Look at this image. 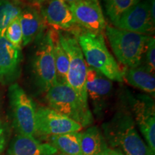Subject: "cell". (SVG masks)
I'll use <instances>...</instances> for the list:
<instances>
[{
  "instance_id": "cell-1",
  "label": "cell",
  "mask_w": 155,
  "mask_h": 155,
  "mask_svg": "<svg viewBox=\"0 0 155 155\" xmlns=\"http://www.w3.org/2000/svg\"><path fill=\"white\" fill-rule=\"evenodd\" d=\"M106 141L125 155H154L135 127L131 112L120 110L102 125Z\"/></svg>"
},
{
  "instance_id": "cell-2",
  "label": "cell",
  "mask_w": 155,
  "mask_h": 155,
  "mask_svg": "<svg viewBox=\"0 0 155 155\" xmlns=\"http://www.w3.org/2000/svg\"><path fill=\"white\" fill-rule=\"evenodd\" d=\"M70 33L76 38L88 66L98 71L112 81L123 82L121 69L108 50L103 33H94L80 27Z\"/></svg>"
},
{
  "instance_id": "cell-3",
  "label": "cell",
  "mask_w": 155,
  "mask_h": 155,
  "mask_svg": "<svg viewBox=\"0 0 155 155\" xmlns=\"http://www.w3.org/2000/svg\"><path fill=\"white\" fill-rule=\"evenodd\" d=\"M104 32L120 63L127 68L141 65L152 36L119 30L109 25H106Z\"/></svg>"
},
{
  "instance_id": "cell-4",
  "label": "cell",
  "mask_w": 155,
  "mask_h": 155,
  "mask_svg": "<svg viewBox=\"0 0 155 155\" xmlns=\"http://www.w3.org/2000/svg\"><path fill=\"white\" fill-rule=\"evenodd\" d=\"M48 107L78 122L83 127L94 121L92 113L68 83H57L45 92Z\"/></svg>"
},
{
  "instance_id": "cell-5",
  "label": "cell",
  "mask_w": 155,
  "mask_h": 155,
  "mask_svg": "<svg viewBox=\"0 0 155 155\" xmlns=\"http://www.w3.org/2000/svg\"><path fill=\"white\" fill-rule=\"evenodd\" d=\"M61 45L66 52L69 65L67 83L75 91L80 99L88 105L86 91L87 65L76 38L68 32L58 30Z\"/></svg>"
},
{
  "instance_id": "cell-6",
  "label": "cell",
  "mask_w": 155,
  "mask_h": 155,
  "mask_svg": "<svg viewBox=\"0 0 155 155\" xmlns=\"http://www.w3.org/2000/svg\"><path fill=\"white\" fill-rule=\"evenodd\" d=\"M36 41L38 45L32 58V72L37 86L45 93L57 83L51 29L45 31Z\"/></svg>"
},
{
  "instance_id": "cell-7",
  "label": "cell",
  "mask_w": 155,
  "mask_h": 155,
  "mask_svg": "<svg viewBox=\"0 0 155 155\" xmlns=\"http://www.w3.org/2000/svg\"><path fill=\"white\" fill-rule=\"evenodd\" d=\"M9 103L13 124L19 134L35 137L36 134V107L32 98L17 83L9 88Z\"/></svg>"
},
{
  "instance_id": "cell-8",
  "label": "cell",
  "mask_w": 155,
  "mask_h": 155,
  "mask_svg": "<svg viewBox=\"0 0 155 155\" xmlns=\"http://www.w3.org/2000/svg\"><path fill=\"white\" fill-rule=\"evenodd\" d=\"M131 114L147 145L155 152V108L152 98L146 95L130 96Z\"/></svg>"
},
{
  "instance_id": "cell-9",
  "label": "cell",
  "mask_w": 155,
  "mask_h": 155,
  "mask_svg": "<svg viewBox=\"0 0 155 155\" xmlns=\"http://www.w3.org/2000/svg\"><path fill=\"white\" fill-rule=\"evenodd\" d=\"M83 127L78 122L47 106L36 108V134L46 137L79 132Z\"/></svg>"
},
{
  "instance_id": "cell-10",
  "label": "cell",
  "mask_w": 155,
  "mask_h": 155,
  "mask_svg": "<svg viewBox=\"0 0 155 155\" xmlns=\"http://www.w3.org/2000/svg\"><path fill=\"white\" fill-rule=\"evenodd\" d=\"M86 91L94 114L101 117L108 107L114 91L113 81L87 65Z\"/></svg>"
},
{
  "instance_id": "cell-11",
  "label": "cell",
  "mask_w": 155,
  "mask_h": 155,
  "mask_svg": "<svg viewBox=\"0 0 155 155\" xmlns=\"http://www.w3.org/2000/svg\"><path fill=\"white\" fill-rule=\"evenodd\" d=\"M154 24L151 16L150 2L143 0L122 15L114 26L119 30L152 36L154 34Z\"/></svg>"
},
{
  "instance_id": "cell-12",
  "label": "cell",
  "mask_w": 155,
  "mask_h": 155,
  "mask_svg": "<svg viewBox=\"0 0 155 155\" xmlns=\"http://www.w3.org/2000/svg\"><path fill=\"white\" fill-rule=\"evenodd\" d=\"M69 6L81 28L97 34L105 31L107 25L98 0H78Z\"/></svg>"
},
{
  "instance_id": "cell-13",
  "label": "cell",
  "mask_w": 155,
  "mask_h": 155,
  "mask_svg": "<svg viewBox=\"0 0 155 155\" xmlns=\"http://www.w3.org/2000/svg\"><path fill=\"white\" fill-rule=\"evenodd\" d=\"M40 11L45 24L54 30L71 32L79 27L69 5L64 0H46Z\"/></svg>"
},
{
  "instance_id": "cell-14",
  "label": "cell",
  "mask_w": 155,
  "mask_h": 155,
  "mask_svg": "<svg viewBox=\"0 0 155 155\" xmlns=\"http://www.w3.org/2000/svg\"><path fill=\"white\" fill-rule=\"evenodd\" d=\"M21 48L15 47L5 35L0 36V83L9 82L19 74Z\"/></svg>"
},
{
  "instance_id": "cell-15",
  "label": "cell",
  "mask_w": 155,
  "mask_h": 155,
  "mask_svg": "<svg viewBox=\"0 0 155 155\" xmlns=\"http://www.w3.org/2000/svg\"><path fill=\"white\" fill-rule=\"evenodd\" d=\"M22 32V45L36 41L44 33L46 24L40 11V7L32 6L22 9L19 15Z\"/></svg>"
},
{
  "instance_id": "cell-16",
  "label": "cell",
  "mask_w": 155,
  "mask_h": 155,
  "mask_svg": "<svg viewBox=\"0 0 155 155\" xmlns=\"http://www.w3.org/2000/svg\"><path fill=\"white\" fill-rule=\"evenodd\" d=\"M58 151L49 143H41L35 137L18 134L12 141L9 155H56Z\"/></svg>"
},
{
  "instance_id": "cell-17",
  "label": "cell",
  "mask_w": 155,
  "mask_h": 155,
  "mask_svg": "<svg viewBox=\"0 0 155 155\" xmlns=\"http://www.w3.org/2000/svg\"><path fill=\"white\" fill-rule=\"evenodd\" d=\"M121 73L124 81L131 86L154 96V73H150L142 65L135 68L124 67L121 70Z\"/></svg>"
},
{
  "instance_id": "cell-18",
  "label": "cell",
  "mask_w": 155,
  "mask_h": 155,
  "mask_svg": "<svg viewBox=\"0 0 155 155\" xmlns=\"http://www.w3.org/2000/svg\"><path fill=\"white\" fill-rule=\"evenodd\" d=\"M82 155H100L107 150V143L101 131L97 127H91L81 133Z\"/></svg>"
},
{
  "instance_id": "cell-19",
  "label": "cell",
  "mask_w": 155,
  "mask_h": 155,
  "mask_svg": "<svg viewBox=\"0 0 155 155\" xmlns=\"http://www.w3.org/2000/svg\"><path fill=\"white\" fill-rule=\"evenodd\" d=\"M58 152L65 155H82L81 133L69 132L50 137V143Z\"/></svg>"
},
{
  "instance_id": "cell-20",
  "label": "cell",
  "mask_w": 155,
  "mask_h": 155,
  "mask_svg": "<svg viewBox=\"0 0 155 155\" xmlns=\"http://www.w3.org/2000/svg\"><path fill=\"white\" fill-rule=\"evenodd\" d=\"M51 35L53 40V55L55 59L57 83H67V74L69 65L68 58L66 52L60 42L58 30L51 29Z\"/></svg>"
},
{
  "instance_id": "cell-21",
  "label": "cell",
  "mask_w": 155,
  "mask_h": 155,
  "mask_svg": "<svg viewBox=\"0 0 155 155\" xmlns=\"http://www.w3.org/2000/svg\"><path fill=\"white\" fill-rule=\"evenodd\" d=\"M106 15L114 25L122 15L141 0H104Z\"/></svg>"
},
{
  "instance_id": "cell-22",
  "label": "cell",
  "mask_w": 155,
  "mask_h": 155,
  "mask_svg": "<svg viewBox=\"0 0 155 155\" xmlns=\"http://www.w3.org/2000/svg\"><path fill=\"white\" fill-rule=\"evenodd\" d=\"M21 12L22 9L17 4L9 0H0V36L5 35L7 27Z\"/></svg>"
},
{
  "instance_id": "cell-23",
  "label": "cell",
  "mask_w": 155,
  "mask_h": 155,
  "mask_svg": "<svg viewBox=\"0 0 155 155\" xmlns=\"http://www.w3.org/2000/svg\"><path fill=\"white\" fill-rule=\"evenodd\" d=\"M4 35L15 47L21 48V46L22 45V28H21L20 20H19V16L15 18L9 24Z\"/></svg>"
},
{
  "instance_id": "cell-24",
  "label": "cell",
  "mask_w": 155,
  "mask_h": 155,
  "mask_svg": "<svg viewBox=\"0 0 155 155\" xmlns=\"http://www.w3.org/2000/svg\"><path fill=\"white\" fill-rule=\"evenodd\" d=\"M140 65L144 67L150 73H154L155 69V39L151 37L147 50L143 56L142 62Z\"/></svg>"
},
{
  "instance_id": "cell-25",
  "label": "cell",
  "mask_w": 155,
  "mask_h": 155,
  "mask_svg": "<svg viewBox=\"0 0 155 155\" xmlns=\"http://www.w3.org/2000/svg\"><path fill=\"white\" fill-rule=\"evenodd\" d=\"M6 145V134L5 129L2 124L0 122V154L3 152Z\"/></svg>"
},
{
  "instance_id": "cell-26",
  "label": "cell",
  "mask_w": 155,
  "mask_h": 155,
  "mask_svg": "<svg viewBox=\"0 0 155 155\" xmlns=\"http://www.w3.org/2000/svg\"><path fill=\"white\" fill-rule=\"evenodd\" d=\"M100 155H125L123 153H121L119 151L116 150H111V149H107L104 151L102 154Z\"/></svg>"
},
{
  "instance_id": "cell-27",
  "label": "cell",
  "mask_w": 155,
  "mask_h": 155,
  "mask_svg": "<svg viewBox=\"0 0 155 155\" xmlns=\"http://www.w3.org/2000/svg\"><path fill=\"white\" fill-rule=\"evenodd\" d=\"M150 2V13L153 20L155 21V0H149Z\"/></svg>"
},
{
  "instance_id": "cell-28",
  "label": "cell",
  "mask_w": 155,
  "mask_h": 155,
  "mask_svg": "<svg viewBox=\"0 0 155 155\" xmlns=\"http://www.w3.org/2000/svg\"><path fill=\"white\" fill-rule=\"evenodd\" d=\"M30 1L34 5L38 6V7H40L42 4H43L46 0H30Z\"/></svg>"
},
{
  "instance_id": "cell-29",
  "label": "cell",
  "mask_w": 155,
  "mask_h": 155,
  "mask_svg": "<svg viewBox=\"0 0 155 155\" xmlns=\"http://www.w3.org/2000/svg\"><path fill=\"white\" fill-rule=\"evenodd\" d=\"M64 1L65 2H67L68 4H71V3H73V2H75L78 1V0H64Z\"/></svg>"
},
{
  "instance_id": "cell-30",
  "label": "cell",
  "mask_w": 155,
  "mask_h": 155,
  "mask_svg": "<svg viewBox=\"0 0 155 155\" xmlns=\"http://www.w3.org/2000/svg\"><path fill=\"white\" fill-rule=\"evenodd\" d=\"M56 155H65V154H60V153H58V154Z\"/></svg>"
}]
</instances>
